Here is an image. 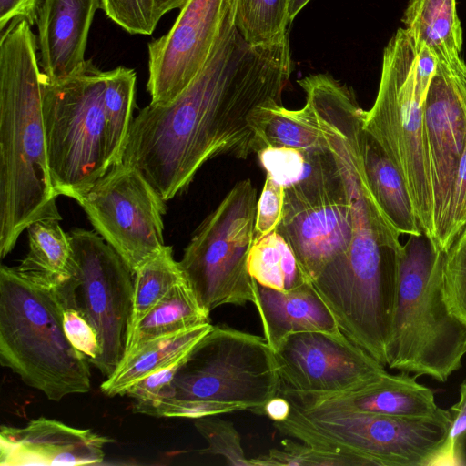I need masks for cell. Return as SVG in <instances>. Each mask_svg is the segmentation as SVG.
<instances>
[{"instance_id": "7a4b0ae2", "label": "cell", "mask_w": 466, "mask_h": 466, "mask_svg": "<svg viewBox=\"0 0 466 466\" xmlns=\"http://www.w3.org/2000/svg\"><path fill=\"white\" fill-rule=\"evenodd\" d=\"M25 18L0 41V257L39 219L61 220L46 154L38 43Z\"/></svg>"}, {"instance_id": "603a6c76", "label": "cell", "mask_w": 466, "mask_h": 466, "mask_svg": "<svg viewBox=\"0 0 466 466\" xmlns=\"http://www.w3.org/2000/svg\"><path fill=\"white\" fill-rule=\"evenodd\" d=\"M211 328L210 322L198 325L151 340L124 356L115 371L101 383V392L108 397L125 395L130 386L148 374L183 360Z\"/></svg>"}, {"instance_id": "1f68e13d", "label": "cell", "mask_w": 466, "mask_h": 466, "mask_svg": "<svg viewBox=\"0 0 466 466\" xmlns=\"http://www.w3.org/2000/svg\"><path fill=\"white\" fill-rule=\"evenodd\" d=\"M281 446V449H271L267 454L250 459L251 466H355L342 454L291 439H284Z\"/></svg>"}, {"instance_id": "4316f807", "label": "cell", "mask_w": 466, "mask_h": 466, "mask_svg": "<svg viewBox=\"0 0 466 466\" xmlns=\"http://www.w3.org/2000/svg\"><path fill=\"white\" fill-rule=\"evenodd\" d=\"M248 267L256 282L280 291L311 282L290 245L277 230L252 244Z\"/></svg>"}, {"instance_id": "9a60e30c", "label": "cell", "mask_w": 466, "mask_h": 466, "mask_svg": "<svg viewBox=\"0 0 466 466\" xmlns=\"http://www.w3.org/2000/svg\"><path fill=\"white\" fill-rule=\"evenodd\" d=\"M237 0H187L171 29L148 43L147 90L167 104L193 80L235 25Z\"/></svg>"}, {"instance_id": "484cf974", "label": "cell", "mask_w": 466, "mask_h": 466, "mask_svg": "<svg viewBox=\"0 0 466 466\" xmlns=\"http://www.w3.org/2000/svg\"><path fill=\"white\" fill-rule=\"evenodd\" d=\"M136 80L135 71L125 66L106 71L104 116L110 167L123 160L134 119Z\"/></svg>"}, {"instance_id": "d4e9b609", "label": "cell", "mask_w": 466, "mask_h": 466, "mask_svg": "<svg viewBox=\"0 0 466 466\" xmlns=\"http://www.w3.org/2000/svg\"><path fill=\"white\" fill-rule=\"evenodd\" d=\"M402 22L416 50L426 46L438 60L460 56L462 30L456 0H409Z\"/></svg>"}, {"instance_id": "ba28073f", "label": "cell", "mask_w": 466, "mask_h": 466, "mask_svg": "<svg viewBox=\"0 0 466 466\" xmlns=\"http://www.w3.org/2000/svg\"><path fill=\"white\" fill-rule=\"evenodd\" d=\"M106 71L86 62L59 81L42 76L46 154L56 196L76 200L110 168L104 94Z\"/></svg>"}, {"instance_id": "6da1fadb", "label": "cell", "mask_w": 466, "mask_h": 466, "mask_svg": "<svg viewBox=\"0 0 466 466\" xmlns=\"http://www.w3.org/2000/svg\"><path fill=\"white\" fill-rule=\"evenodd\" d=\"M291 72L288 36L251 46L235 26L175 99L140 110L122 162L137 167L165 202L170 200L208 160L256 153L262 113L282 104Z\"/></svg>"}, {"instance_id": "f6af8a7d", "label": "cell", "mask_w": 466, "mask_h": 466, "mask_svg": "<svg viewBox=\"0 0 466 466\" xmlns=\"http://www.w3.org/2000/svg\"><path fill=\"white\" fill-rule=\"evenodd\" d=\"M187 0H155V6L158 17H161L167 12L179 8L181 9Z\"/></svg>"}, {"instance_id": "bcb514c9", "label": "cell", "mask_w": 466, "mask_h": 466, "mask_svg": "<svg viewBox=\"0 0 466 466\" xmlns=\"http://www.w3.org/2000/svg\"><path fill=\"white\" fill-rule=\"evenodd\" d=\"M310 0H289V23L295 18L299 11L309 2Z\"/></svg>"}, {"instance_id": "5b68a950", "label": "cell", "mask_w": 466, "mask_h": 466, "mask_svg": "<svg viewBox=\"0 0 466 466\" xmlns=\"http://www.w3.org/2000/svg\"><path fill=\"white\" fill-rule=\"evenodd\" d=\"M287 398L289 416L273 422L286 436L342 454L355 466L440 465L451 425L450 410L428 417H395Z\"/></svg>"}, {"instance_id": "9c48e42d", "label": "cell", "mask_w": 466, "mask_h": 466, "mask_svg": "<svg viewBox=\"0 0 466 466\" xmlns=\"http://www.w3.org/2000/svg\"><path fill=\"white\" fill-rule=\"evenodd\" d=\"M250 179L238 182L202 221L179 261L202 309L254 303L257 282L248 271L257 213Z\"/></svg>"}, {"instance_id": "7402d4cb", "label": "cell", "mask_w": 466, "mask_h": 466, "mask_svg": "<svg viewBox=\"0 0 466 466\" xmlns=\"http://www.w3.org/2000/svg\"><path fill=\"white\" fill-rule=\"evenodd\" d=\"M29 250L17 272L32 284L56 293L73 278L76 262L68 233L56 218H43L27 228Z\"/></svg>"}, {"instance_id": "5bb4252c", "label": "cell", "mask_w": 466, "mask_h": 466, "mask_svg": "<svg viewBox=\"0 0 466 466\" xmlns=\"http://www.w3.org/2000/svg\"><path fill=\"white\" fill-rule=\"evenodd\" d=\"M279 377V394L317 400L362 389L388 372L342 332L291 334L273 350Z\"/></svg>"}, {"instance_id": "74e56055", "label": "cell", "mask_w": 466, "mask_h": 466, "mask_svg": "<svg viewBox=\"0 0 466 466\" xmlns=\"http://www.w3.org/2000/svg\"><path fill=\"white\" fill-rule=\"evenodd\" d=\"M63 326L70 343L82 352L92 364L100 354L97 332L83 315L75 308H66L63 311Z\"/></svg>"}, {"instance_id": "d590c367", "label": "cell", "mask_w": 466, "mask_h": 466, "mask_svg": "<svg viewBox=\"0 0 466 466\" xmlns=\"http://www.w3.org/2000/svg\"><path fill=\"white\" fill-rule=\"evenodd\" d=\"M466 227V146L459 162L445 224L437 248L446 252Z\"/></svg>"}, {"instance_id": "836d02e7", "label": "cell", "mask_w": 466, "mask_h": 466, "mask_svg": "<svg viewBox=\"0 0 466 466\" xmlns=\"http://www.w3.org/2000/svg\"><path fill=\"white\" fill-rule=\"evenodd\" d=\"M113 22L132 35H151L160 20L155 0H100Z\"/></svg>"}, {"instance_id": "2e32d148", "label": "cell", "mask_w": 466, "mask_h": 466, "mask_svg": "<svg viewBox=\"0 0 466 466\" xmlns=\"http://www.w3.org/2000/svg\"><path fill=\"white\" fill-rule=\"evenodd\" d=\"M424 134L433 198L432 241L437 246L466 146V63L460 56L438 60L424 102Z\"/></svg>"}, {"instance_id": "7c38bea8", "label": "cell", "mask_w": 466, "mask_h": 466, "mask_svg": "<svg viewBox=\"0 0 466 466\" xmlns=\"http://www.w3.org/2000/svg\"><path fill=\"white\" fill-rule=\"evenodd\" d=\"M68 236L75 274L56 297L64 309L81 311L97 332L100 354L92 364L107 378L126 352L134 274L96 232L75 228Z\"/></svg>"}, {"instance_id": "60d3db41", "label": "cell", "mask_w": 466, "mask_h": 466, "mask_svg": "<svg viewBox=\"0 0 466 466\" xmlns=\"http://www.w3.org/2000/svg\"><path fill=\"white\" fill-rule=\"evenodd\" d=\"M38 0H0V31L15 18H25L35 24V9Z\"/></svg>"}, {"instance_id": "cb8c5ba5", "label": "cell", "mask_w": 466, "mask_h": 466, "mask_svg": "<svg viewBox=\"0 0 466 466\" xmlns=\"http://www.w3.org/2000/svg\"><path fill=\"white\" fill-rule=\"evenodd\" d=\"M209 322V313L199 305L184 276L130 329L124 356L151 340Z\"/></svg>"}, {"instance_id": "4dcf8cb0", "label": "cell", "mask_w": 466, "mask_h": 466, "mask_svg": "<svg viewBox=\"0 0 466 466\" xmlns=\"http://www.w3.org/2000/svg\"><path fill=\"white\" fill-rule=\"evenodd\" d=\"M194 426L208 443L201 453L221 456L228 465L251 466L232 421L212 415L195 419Z\"/></svg>"}, {"instance_id": "f35d334b", "label": "cell", "mask_w": 466, "mask_h": 466, "mask_svg": "<svg viewBox=\"0 0 466 466\" xmlns=\"http://www.w3.org/2000/svg\"><path fill=\"white\" fill-rule=\"evenodd\" d=\"M183 360L148 374L130 386L125 395L134 399V402L154 400L173 380Z\"/></svg>"}, {"instance_id": "e575fe53", "label": "cell", "mask_w": 466, "mask_h": 466, "mask_svg": "<svg viewBox=\"0 0 466 466\" xmlns=\"http://www.w3.org/2000/svg\"><path fill=\"white\" fill-rule=\"evenodd\" d=\"M257 155L266 176L284 188L302 179L308 171V153L294 147L269 146Z\"/></svg>"}, {"instance_id": "8d00e7d4", "label": "cell", "mask_w": 466, "mask_h": 466, "mask_svg": "<svg viewBox=\"0 0 466 466\" xmlns=\"http://www.w3.org/2000/svg\"><path fill=\"white\" fill-rule=\"evenodd\" d=\"M285 188L266 176L257 204L253 243L277 230L282 217Z\"/></svg>"}, {"instance_id": "4fadbf2b", "label": "cell", "mask_w": 466, "mask_h": 466, "mask_svg": "<svg viewBox=\"0 0 466 466\" xmlns=\"http://www.w3.org/2000/svg\"><path fill=\"white\" fill-rule=\"evenodd\" d=\"M76 201L133 274L164 248L165 201L137 167L112 166Z\"/></svg>"}, {"instance_id": "ffe728a7", "label": "cell", "mask_w": 466, "mask_h": 466, "mask_svg": "<svg viewBox=\"0 0 466 466\" xmlns=\"http://www.w3.org/2000/svg\"><path fill=\"white\" fill-rule=\"evenodd\" d=\"M409 372L387 373L380 380L354 391L317 400H299L302 404L346 409L395 417H428L441 408L431 389L419 383Z\"/></svg>"}, {"instance_id": "e0dca14e", "label": "cell", "mask_w": 466, "mask_h": 466, "mask_svg": "<svg viewBox=\"0 0 466 466\" xmlns=\"http://www.w3.org/2000/svg\"><path fill=\"white\" fill-rule=\"evenodd\" d=\"M115 441L90 429L40 417L24 427L1 426L0 465H91L103 462Z\"/></svg>"}, {"instance_id": "d6986e66", "label": "cell", "mask_w": 466, "mask_h": 466, "mask_svg": "<svg viewBox=\"0 0 466 466\" xmlns=\"http://www.w3.org/2000/svg\"><path fill=\"white\" fill-rule=\"evenodd\" d=\"M253 304L260 317L263 337L273 350L291 334L341 332L312 282L289 291L277 290L257 282Z\"/></svg>"}, {"instance_id": "30bf717a", "label": "cell", "mask_w": 466, "mask_h": 466, "mask_svg": "<svg viewBox=\"0 0 466 466\" xmlns=\"http://www.w3.org/2000/svg\"><path fill=\"white\" fill-rule=\"evenodd\" d=\"M400 242L348 251L312 280L339 330L382 365L395 308Z\"/></svg>"}, {"instance_id": "3957f363", "label": "cell", "mask_w": 466, "mask_h": 466, "mask_svg": "<svg viewBox=\"0 0 466 466\" xmlns=\"http://www.w3.org/2000/svg\"><path fill=\"white\" fill-rule=\"evenodd\" d=\"M444 252L424 232L402 245L386 366L445 382L466 354V324L448 309Z\"/></svg>"}, {"instance_id": "8fae6325", "label": "cell", "mask_w": 466, "mask_h": 466, "mask_svg": "<svg viewBox=\"0 0 466 466\" xmlns=\"http://www.w3.org/2000/svg\"><path fill=\"white\" fill-rule=\"evenodd\" d=\"M308 157L303 178L285 187L277 231L312 282L348 251L354 218L348 181L328 147Z\"/></svg>"}, {"instance_id": "f546056e", "label": "cell", "mask_w": 466, "mask_h": 466, "mask_svg": "<svg viewBox=\"0 0 466 466\" xmlns=\"http://www.w3.org/2000/svg\"><path fill=\"white\" fill-rule=\"evenodd\" d=\"M289 0H237L235 25L251 46L279 42L288 36Z\"/></svg>"}, {"instance_id": "44dd1931", "label": "cell", "mask_w": 466, "mask_h": 466, "mask_svg": "<svg viewBox=\"0 0 466 466\" xmlns=\"http://www.w3.org/2000/svg\"><path fill=\"white\" fill-rule=\"evenodd\" d=\"M360 152L369 188L388 221L400 235L422 233L401 174L362 123Z\"/></svg>"}, {"instance_id": "52a82bcc", "label": "cell", "mask_w": 466, "mask_h": 466, "mask_svg": "<svg viewBox=\"0 0 466 466\" xmlns=\"http://www.w3.org/2000/svg\"><path fill=\"white\" fill-rule=\"evenodd\" d=\"M418 53L404 28L384 48L373 106L362 113V128L383 148L401 174L422 231L433 238L431 175L424 134V102L416 89Z\"/></svg>"}, {"instance_id": "f1b7e54d", "label": "cell", "mask_w": 466, "mask_h": 466, "mask_svg": "<svg viewBox=\"0 0 466 466\" xmlns=\"http://www.w3.org/2000/svg\"><path fill=\"white\" fill-rule=\"evenodd\" d=\"M183 277L171 246L165 245L156 256L145 262L134 274L129 330Z\"/></svg>"}, {"instance_id": "277c9868", "label": "cell", "mask_w": 466, "mask_h": 466, "mask_svg": "<svg viewBox=\"0 0 466 466\" xmlns=\"http://www.w3.org/2000/svg\"><path fill=\"white\" fill-rule=\"evenodd\" d=\"M63 311L53 292L1 266V364L54 401L91 387L90 362L68 340Z\"/></svg>"}, {"instance_id": "d6a6232c", "label": "cell", "mask_w": 466, "mask_h": 466, "mask_svg": "<svg viewBox=\"0 0 466 466\" xmlns=\"http://www.w3.org/2000/svg\"><path fill=\"white\" fill-rule=\"evenodd\" d=\"M442 289L448 309L466 324V227L444 253Z\"/></svg>"}, {"instance_id": "ee69618b", "label": "cell", "mask_w": 466, "mask_h": 466, "mask_svg": "<svg viewBox=\"0 0 466 466\" xmlns=\"http://www.w3.org/2000/svg\"><path fill=\"white\" fill-rule=\"evenodd\" d=\"M452 465L466 466V431L455 442Z\"/></svg>"}, {"instance_id": "ab89813d", "label": "cell", "mask_w": 466, "mask_h": 466, "mask_svg": "<svg viewBox=\"0 0 466 466\" xmlns=\"http://www.w3.org/2000/svg\"><path fill=\"white\" fill-rule=\"evenodd\" d=\"M450 411L451 425L440 465H452L455 442L466 431V378L460 385L459 401L450 408Z\"/></svg>"}, {"instance_id": "b9f144b4", "label": "cell", "mask_w": 466, "mask_h": 466, "mask_svg": "<svg viewBox=\"0 0 466 466\" xmlns=\"http://www.w3.org/2000/svg\"><path fill=\"white\" fill-rule=\"evenodd\" d=\"M418 58L416 64V89L420 97L426 99L431 81L436 72L438 58L436 55L426 46L417 50Z\"/></svg>"}, {"instance_id": "8992f818", "label": "cell", "mask_w": 466, "mask_h": 466, "mask_svg": "<svg viewBox=\"0 0 466 466\" xmlns=\"http://www.w3.org/2000/svg\"><path fill=\"white\" fill-rule=\"evenodd\" d=\"M279 386L274 352L264 337L217 325L187 353L159 396L152 401L134 402L133 410L159 417L177 403L221 401L263 415Z\"/></svg>"}, {"instance_id": "7bdbcfd3", "label": "cell", "mask_w": 466, "mask_h": 466, "mask_svg": "<svg viewBox=\"0 0 466 466\" xmlns=\"http://www.w3.org/2000/svg\"><path fill=\"white\" fill-rule=\"evenodd\" d=\"M291 404L289 400L282 395H276L271 398L263 409V415H266L273 422L283 421L290 414Z\"/></svg>"}, {"instance_id": "83f0119b", "label": "cell", "mask_w": 466, "mask_h": 466, "mask_svg": "<svg viewBox=\"0 0 466 466\" xmlns=\"http://www.w3.org/2000/svg\"><path fill=\"white\" fill-rule=\"evenodd\" d=\"M269 146L294 147L308 154L327 149L308 107L290 110L282 104L268 108L257 153Z\"/></svg>"}, {"instance_id": "ac0fdd59", "label": "cell", "mask_w": 466, "mask_h": 466, "mask_svg": "<svg viewBox=\"0 0 466 466\" xmlns=\"http://www.w3.org/2000/svg\"><path fill=\"white\" fill-rule=\"evenodd\" d=\"M100 0H38L39 66L42 76L59 81L85 62L88 34Z\"/></svg>"}]
</instances>
